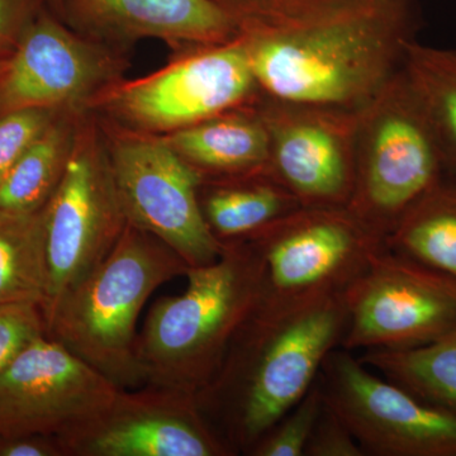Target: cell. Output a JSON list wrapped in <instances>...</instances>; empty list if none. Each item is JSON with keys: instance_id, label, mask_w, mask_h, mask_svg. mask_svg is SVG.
<instances>
[{"instance_id": "18", "label": "cell", "mask_w": 456, "mask_h": 456, "mask_svg": "<svg viewBox=\"0 0 456 456\" xmlns=\"http://www.w3.org/2000/svg\"><path fill=\"white\" fill-rule=\"evenodd\" d=\"M200 202L207 226L222 245L254 235L302 207L270 170L203 179Z\"/></svg>"}, {"instance_id": "1", "label": "cell", "mask_w": 456, "mask_h": 456, "mask_svg": "<svg viewBox=\"0 0 456 456\" xmlns=\"http://www.w3.org/2000/svg\"><path fill=\"white\" fill-rule=\"evenodd\" d=\"M419 0H279L237 20L260 98L358 113L402 69Z\"/></svg>"}, {"instance_id": "15", "label": "cell", "mask_w": 456, "mask_h": 456, "mask_svg": "<svg viewBox=\"0 0 456 456\" xmlns=\"http://www.w3.org/2000/svg\"><path fill=\"white\" fill-rule=\"evenodd\" d=\"M270 134V173L302 207H347L355 185L358 113L257 101Z\"/></svg>"}, {"instance_id": "2", "label": "cell", "mask_w": 456, "mask_h": 456, "mask_svg": "<svg viewBox=\"0 0 456 456\" xmlns=\"http://www.w3.org/2000/svg\"><path fill=\"white\" fill-rule=\"evenodd\" d=\"M347 326L345 294L260 303L228 347L200 410L233 455L256 441L316 382Z\"/></svg>"}, {"instance_id": "23", "label": "cell", "mask_w": 456, "mask_h": 456, "mask_svg": "<svg viewBox=\"0 0 456 456\" xmlns=\"http://www.w3.org/2000/svg\"><path fill=\"white\" fill-rule=\"evenodd\" d=\"M402 70L436 126L456 174V49L412 42Z\"/></svg>"}, {"instance_id": "14", "label": "cell", "mask_w": 456, "mask_h": 456, "mask_svg": "<svg viewBox=\"0 0 456 456\" xmlns=\"http://www.w3.org/2000/svg\"><path fill=\"white\" fill-rule=\"evenodd\" d=\"M71 456L233 455L207 421L196 395L146 384L119 389L112 403L59 439Z\"/></svg>"}, {"instance_id": "30", "label": "cell", "mask_w": 456, "mask_h": 456, "mask_svg": "<svg viewBox=\"0 0 456 456\" xmlns=\"http://www.w3.org/2000/svg\"><path fill=\"white\" fill-rule=\"evenodd\" d=\"M227 13L235 18L236 22L244 18L255 16L279 0H213Z\"/></svg>"}, {"instance_id": "13", "label": "cell", "mask_w": 456, "mask_h": 456, "mask_svg": "<svg viewBox=\"0 0 456 456\" xmlns=\"http://www.w3.org/2000/svg\"><path fill=\"white\" fill-rule=\"evenodd\" d=\"M119 387L45 335L0 371V439L68 436L110 403Z\"/></svg>"}, {"instance_id": "26", "label": "cell", "mask_w": 456, "mask_h": 456, "mask_svg": "<svg viewBox=\"0 0 456 456\" xmlns=\"http://www.w3.org/2000/svg\"><path fill=\"white\" fill-rule=\"evenodd\" d=\"M45 335H47L46 320L40 305H0V371Z\"/></svg>"}, {"instance_id": "32", "label": "cell", "mask_w": 456, "mask_h": 456, "mask_svg": "<svg viewBox=\"0 0 456 456\" xmlns=\"http://www.w3.org/2000/svg\"><path fill=\"white\" fill-rule=\"evenodd\" d=\"M3 62H4V61H3ZM3 62H0V69H2Z\"/></svg>"}, {"instance_id": "3", "label": "cell", "mask_w": 456, "mask_h": 456, "mask_svg": "<svg viewBox=\"0 0 456 456\" xmlns=\"http://www.w3.org/2000/svg\"><path fill=\"white\" fill-rule=\"evenodd\" d=\"M187 289L155 303L137 338L143 384L200 395L263 298L259 259L246 240L215 263L189 268Z\"/></svg>"}, {"instance_id": "5", "label": "cell", "mask_w": 456, "mask_h": 456, "mask_svg": "<svg viewBox=\"0 0 456 456\" xmlns=\"http://www.w3.org/2000/svg\"><path fill=\"white\" fill-rule=\"evenodd\" d=\"M454 176L439 131L402 70L358 113L347 208L384 242L419 200Z\"/></svg>"}, {"instance_id": "29", "label": "cell", "mask_w": 456, "mask_h": 456, "mask_svg": "<svg viewBox=\"0 0 456 456\" xmlns=\"http://www.w3.org/2000/svg\"><path fill=\"white\" fill-rule=\"evenodd\" d=\"M64 449L56 437L32 436L0 439V456H64Z\"/></svg>"}, {"instance_id": "20", "label": "cell", "mask_w": 456, "mask_h": 456, "mask_svg": "<svg viewBox=\"0 0 456 456\" xmlns=\"http://www.w3.org/2000/svg\"><path fill=\"white\" fill-rule=\"evenodd\" d=\"M384 246L456 281V176L419 200L384 239Z\"/></svg>"}, {"instance_id": "25", "label": "cell", "mask_w": 456, "mask_h": 456, "mask_svg": "<svg viewBox=\"0 0 456 456\" xmlns=\"http://www.w3.org/2000/svg\"><path fill=\"white\" fill-rule=\"evenodd\" d=\"M62 113L66 112L26 108L0 116V183Z\"/></svg>"}, {"instance_id": "19", "label": "cell", "mask_w": 456, "mask_h": 456, "mask_svg": "<svg viewBox=\"0 0 456 456\" xmlns=\"http://www.w3.org/2000/svg\"><path fill=\"white\" fill-rule=\"evenodd\" d=\"M86 112L62 113L0 183V211L35 213L45 208L73 152Z\"/></svg>"}, {"instance_id": "7", "label": "cell", "mask_w": 456, "mask_h": 456, "mask_svg": "<svg viewBox=\"0 0 456 456\" xmlns=\"http://www.w3.org/2000/svg\"><path fill=\"white\" fill-rule=\"evenodd\" d=\"M49 296L44 314L107 259L128 222L123 212L106 132L98 117L80 119L70 160L44 208Z\"/></svg>"}, {"instance_id": "11", "label": "cell", "mask_w": 456, "mask_h": 456, "mask_svg": "<svg viewBox=\"0 0 456 456\" xmlns=\"http://www.w3.org/2000/svg\"><path fill=\"white\" fill-rule=\"evenodd\" d=\"M342 349L424 346L456 329V281L382 246L345 293Z\"/></svg>"}, {"instance_id": "27", "label": "cell", "mask_w": 456, "mask_h": 456, "mask_svg": "<svg viewBox=\"0 0 456 456\" xmlns=\"http://www.w3.org/2000/svg\"><path fill=\"white\" fill-rule=\"evenodd\" d=\"M303 456H365V454L347 426L325 403L312 430Z\"/></svg>"}, {"instance_id": "12", "label": "cell", "mask_w": 456, "mask_h": 456, "mask_svg": "<svg viewBox=\"0 0 456 456\" xmlns=\"http://www.w3.org/2000/svg\"><path fill=\"white\" fill-rule=\"evenodd\" d=\"M127 65L125 51L80 35L44 9L0 69V116L26 108L88 112Z\"/></svg>"}, {"instance_id": "24", "label": "cell", "mask_w": 456, "mask_h": 456, "mask_svg": "<svg viewBox=\"0 0 456 456\" xmlns=\"http://www.w3.org/2000/svg\"><path fill=\"white\" fill-rule=\"evenodd\" d=\"M325 399L318 378L305 397L269 428L248 455L303 456Z\"/></svg>"}, {"instance_id": "31", "label": "cell", "mask_w": 456, "mask_h": 456, "mask_svg": "<svg viewBox=\"0 0 456 456\" xmlns=\"http://www.w3.org/2000/svg\"><path fill=\"white\" fill-rule=\"evenodd\" d=\"M50 11L62 20L61 0H47Z\"/></svg>"}, {"instance_id": "4", "label": "cell", "mask_w": 456, "mask_h": 456, "mask_svg": "<svg viewBox=\"0 0 456 456\" xmlns=\"http://www.w3.org/2000/svg\"><path fill=\"white\" fill-rule=\"evenodd\" d=\"M188 269L173 248L128 224L107 259L45 314L47 336L119 388L139 387L141 311L156 288Z\"/></svg>"}, {"instance_id": "6", "label": "cell", "mask_w": 456, "mask_h": 456, "mask_svg": "<svg viewBox=\"0 0 456 456\" xmlns=\"http://www.w3.org/2000/svg\"><path fill=\"white\" fill-rule=\"evenodd\" d=\"M259 99L248 51L236 37L180 53L147 77H123L88 112L118 130L163 137Z\"/></svg>"}, {"instance_id": "28", "label": "cell", "mask_w": 456, "mask_h": 456, "mask_svg": "<svg viewBox=\"0 0 456 456\" xmlns=\"http://www.w3.org/2000/svg\"><path fill=\"white\" fill-rule=\"evenodd\" d=\"M46 8L47 0H0V62L13 53L23 33Z\"/></svg>"}, {"instance_id": "22", "label": "cell", "mask_w": 456, "mask_h": 456, "mask_svg": "<svg viewBox=\"0 0 456 456\" xmlns=\"http://www.w3.org/2000/svg\"><path fill=\"white\" fill-rule=\"evenodd\" d=\"M359 360L386 379L456 413V329L424 346L367 350Z\"/></svg>"}, {"instance_id": "16", "label": "cell", "mask_w": 456, "mask_h": 456, "mask_svg": "<svg viewBox=\"0 0 456 456\" xmlns=\"http://www.w3.org/2000/svg\"><path fill=\"white\" fill-rule=\"evenodd\" d=\"M61 9L74 31L121 51L155 38L180 53L233 40L239 31L213 0H61Z\"/></svg>"}, {"instance_id": "10", "label": "cell", "mask_w": 456, "mask_h": 456, "mask_svg": "<svg viewBox=\"0 0 456 456\" xmlns=\"http://www.w3.org/2000/svg\"><path fill=\"white\" fill-rule=\"evenodd\" d=\"M318 382L365 456H456V413L375 375L353 351H332Z\"/></svg>"}, {"instance_id": "21", "label": "cell", "mask_w": 456, "mask_h": 456, "mask_svg": "<svg viewBox=\"0 0 456 456\" xmlns=\"http://www.w3.org/2000/svg\"><path fill=\"white\" fill-rule=\"evenodd\" d=\"M49 296L44 209L0 211V305L28 303L44 310Z\"/></svg>"}, {"instance_id": "17", "label": "cell", "mask_w": 456, "mask_h": 456, "mask_svg": "<svg viewBox=\"0 0 456 456\" xmlns=\"http://www.w3.org/2000/svg\"><path fill=\"white\" fill-rule=\"evenodd\" d=\"M203 179L270 170V134L257 102L163 136Z\"/></svg>"}, {"instance_id": "9", "label": "cell", "mask_w": 456, "mask_h": 456, "mask_svg": "<svg viewBox=\"0 0 456 456\" xmlns=\"http://www.w3.org/2000/svg\"><path fill=\"white\" fill-rule=\"evenodd\" d=\"M101 123L128 224L169 246L189 268L215 263L224 245L204 220L200 174L163 137L132 134Z\"/></svg>"}, {"instance_id": "8", "label": "cell", "mask_w": 456, "mask_h": 456, "mask_svg": "<svg viewBox=\"0 0 456 456\" xmlns=\"http://www.w3.org/2000/svg\"><path fill=\"white\" fill-rule=\"evenodd\" d=\"M242 240L272 305L346 293L384 244L347 207H301Z\"/></svg>"}]
</instances>
